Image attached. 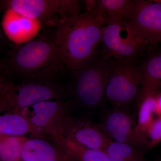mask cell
<instances>
[{
	"instance_id": "obj_1",
	"label": "cell",
	"mask_w": 161,
	"mask_h": 161,
	"mask_svg": "<svg viewBox=\"0 0 161 161\" xmlns=\"http://www.w3.org/2000/svg\"><path fill=\"white\" fill-rule=\"evenodd\" d=\"M106 24L95 8L63 20L53 27L51 37L65 69L70 72L78 69L98 53Z\"/></svg>"
},
{
	"instance_id": "obj_2",
	"label": "cell",
	"mask_w": 161,
	"mask_h": 161,
	"mask_svg": "<svg viewBox=\"0 0 161 161\" xmlns=\"http://www.w3.org/2000/svg\"><path fill=\"white\" fill-rule=\"evenodd\" d=\"M66 69L51 36H42L16 45L0 58V73L31 80H48Z\"/></svg>"
},
{
	"instance_id": "obj_3",
	"label": "cell",
	"mask_w": 161,
	"mask_h": 161,
	"mask_svg": "<svg viewBox=\"0 0 161 161\" xmlns=\"http://www.w3.org/2000/svg\"><path fill=\"white\" fill-rule=\"evenodd\" d=\"M110 59L100 53L78 69L71 72L69 92L84 108H97L106 100V90L109 77Z\"/></svg>"
},
{
	"instance_id": "obj_4",
	"label": "cell",
	"mask_w": 161,
	"mask_h": 161,
	"mask_svg": "<svg viewBox=\"0 0 161 161\" xmlns=\"http://www.w3.org/2000/svg\"><path fill=\"white\" fill-rule=\"evenodd\" d=\"M78 0H0V13L11 9L53 27L82 11Z\"/></svg>"
},
{
	"instance_id": "obj_5",
	"label": "cell",
	"mask_w": 161,
	"mask_h": 161,
	"mask_svg": "<svg viewBox=\"0 0 161 161\" xmlns=\"http://www.w3.org/2000/svg\"><path fill=\"white\" fill-rule=\"evenodd\" d=\"M109 77L106 90V100L113 107L122 108L137 97L142 83L139 66L134 61L110 59Z\"/></svg>"
},
{
	"instance_id": "obj_6",
	"label": "cell",
	"mask_w": 161,
	"mask_h": 161,
	"mask_svg": "<svg viewBox=\"0 0 161 161\" xmlns=\"http://www.w3.org/2000/svg\"><path fill=\"white\" fill-rule=\"evenodd\" d=\"M148 45L134 34L126 21L107 23L103 32L101 55L108 59L134 61Z\"/></svg>"
},
{
	"instance_id": "obj_7",
	"label": "cell",
	"mask_w": 161,
	"mask_h": 161,
	"mask_svg": "<svg viewBox=\"0 0 161 161\" xmlns=\"http://www.w3.org/2000/svg\"><path fill=\"white\" fill-rule=\"evenodd\" d=\"M126 21L134 34L148 45L161 43V2L134 0L132 13Z\"/></svg>"
},
{
	"instance_id": "obj_8",
	"label": "cell",
	"mask_w": 161,
	"mask_h": 161,
	"mask_svg": "<svg viewBox=\"0 0 161 161\" xmlns=\"http://www.w3.org/2000/svg\"><path fill=\"white\" fill-rule=\"evenodd\" d=\"M99 128L109 139L140 149L148 140L136 132L131 116L121 108L112 107L103 116Z\"/></svg>"
},
{
	"instance_id": "obj_9",
	"label": "cell",
	"mask_w": 161,
	"mask_h": 161,
	"mask_svg": "<svg viewBox=\"0 0 161 161\" xmlns=\"http://www.w3.org/2000/svg\"><path fill=\"white\" fill-rule=\"evenodd\" d=\"M34 80L16 87L8 100L10 106L21 108L33 106L42 102L60 98L66 93L64 88L58 85L47 80Z\"/></svg>"
},
{
	"instance_id": "obj_10",
	"label": "cell",
	"mask_w": 161,
	"mask_h": 161,
	"mask_svg": "<svg viewBox=\"0 0 161 161\" xmlns=\"http://www.w3.org/2000/svg\"><path fill=\"white\" fill-rule=\"evenodd\" d=\"M43 26L39 20L11 9L4 12L2 19L3 33L15 45H21L33 40L37 36Z\"/></svg>"
},
{
	"instance_id": "obj_11",
	"label": "cell",
	"mask_w": 161,
	"mask_h": 161,
	"mask_svg": "<svg viewBox=\"0 0 161 161\" xmlns=\"http://www.w3.org/2000/svg\"><path fill=\"white\" fill-rule=\"evenodd\" d=\"M69 140L92 150H104L111 141L98 125H91L70 123Z\"/></svg>"
},
{
	"instance_id": "obj_12",
	"label": "cell",
	"mask_w": 161,
	"mask_h": 161,
	"mask_svg": "<svg viewBox=\"0 0 161 161\" xmlns=\"http://www.w3.org/2000/svg\"><path fill=\"white\" fill-rule=\"evenodd\" d=\"M142 83L136 100L149 95H157L161 88V52L153 54L139 65Z\"/></svg>"
},
{
	"instance_id": "obj_13",
	"label": "cell",
	"mask_w": 161,
	"mask_h": 161,
	"mask_svg": "<svg viewBox=\"0 0 161 161\" xmlns=\"http://www.w3.org/2000/svg\"><path fill=\"white\" fill-rule=\"evenodd\" d=\"M134 0H98L95 9L107 23L126 21L132 13Z\"/></svg>"
},
{
	"instance_id": "obj_14",
	"label": "cell",
	"mask_w": 161,
	"mask_h": 161,
	"mask_svg": "<svg viewBox=\"0 0 161 161\" xmlns=\"http://www.w3.org/2000/svg\"><path fill=\"white\" fill-rule=\"evenodd\" d=\"M23 161H69L60 157L51 145L43 140L25 141L21 154Z\"/></svg>"
},
{
	"instance_id": "obj_15",
	"label": "cell",
	"mask_w": 161,
	"mask_h": 161,
	"mask_svg": "<svg viewBox=\"0 0 161 161\" xmlns=\"http://www.w3.org/2000/svg\"><path fill=\"white\" fill-rule=\"evenodd\" d=\"M157 95H149L137 102L139 104L138 120L135 127L136 132L142 137H146L148 128L154 119L153 116L157 114Z\"/></svg>"
},
{
	"instance_id": "obj_16",
	"label": "cell",
	"mask_w": 161,
	"mask_h": 161,
	"mask_svg": "<svg viewBox=\"0 0 161 161\" xmlns=\"http://www.w3.org/2000/svg\"><path fill=\"white\" fill-rule=\"evenodd\" d=\"M63 107L60 103L52 101L36 104L33 106L34 115L31 119L32 124L39 128H45L53 122Z\"/></svg>"
},
{
	"instance_id": "obj_17",
	"label": "cell",
	"mask_w": 161,
	"mask_h": 161,
	"mask_svg": "<svg viewBox=\"0 0 161 161\" xmlns=\"http://www.w3.org/2000/svg\"><path fill=\"white\" fill-rule=\"evenodd\" d=\"M111 161H144L139 148L111 140L104 149Z\"/></svg>"
},
{
	"instance_id": "obj_18",
	"label": "cell",
	"mask_w": 161,
	"mask_h": 161,
	"mask_svg": "<svg viewBox=\"0 0 161 161\" xmlns=\"http://www.w3.org/2000/svg\"><path fill=\"white\" fill-rule=\"evenodd\" d=\"M29 123L22 115L17 114L0 115V135L19 136L30 130Z\"/></svg>"
},
{
	"instance_id": "obj_19",
	"label": "cell",
	"mask_w": 161,
	"mask_h": 161,
	"mask_svg": "<svg viewBox=\"0 0 161 161\" xmlns=\"http://www.w3.org/2000/svg\"><path fill=\"white\" fill-rule=\"evenodd\" d=\"M68 142L69 161H111L104 150L87 149L72 141Z\"/></svg>"
},
{
	"instance_id": "obj_20",
	"label": "cell",
	"mask_w": 161,
	"mask_h": 161,
	"mask_svg": "<svg viewBox=\"0 0 161 161\" xmlns=\"http://www.w3.org/2000/svg\"><path fill=\"white\" fill-rule=\"evenodd\" d=\"M24 142L19 136H2L0 138V161H21Z\"/></svg>"
},
{
	"instance_id": "obj_21",
	"label": "cell",
	"mask_w": 161,
	"mask_h": 161,
	"mask_svg": "<svg viewBox=\"0 0 161 161\" xmlns=\"http://www.w3.org/2000/svg\"><path fill=\"white\" fill-rule=\"evenodd\" d=\"M146 137L149 138L147 149H150L161 142V116L153 119L148 128Z\"/></svg>"
},
{
	"instance_id": "obj_22",
	"label": "cell",
	"mask_w": 161,
	"mask_h": 161,
	"mask_svg": "<svg viewBox=\"0 0 161 161\" xmlns=\"http://www.w3.org/2000/svg\"><path fill=\"white\" fill-rule=\"evenodd\" d=\"M16 87L14 85L0 77V93L6 96L11 95L14 92Z\"/></svg>"
},
{
	"instance_id": "obj_23",
	"label": "cell",
	"mask_w": 161,
	"mask_h": 161,
	"mask_svg": "<svg viewBox=\"0 0 161 161\" xmlns=\"http://www.w3.org/2000/svg\"><path fill=\"white\" fill-rule=\"evenodd\" d=\"M157 114L161 116V93L158 94L157 97Z\"/></svg>"
},
{
	"instance_id": "obj_24",
	"label": "cell",
	"mask_w": 161,
	"mask_h": 161,
	"mask_svg": "<svg viewBox=\"0 0 161 161\" xmlns=\"http://www.w3.org/2000/svg\"><path fill=\"white\" fill-rule=\"evenodd\" d=\"M5 35L3 33V31L0 30V45L3 43L4 41V39H5Z\"/></svg>"
},
{
	"instance_id": "obj_25",
	"label": "cell",
	"mask_w": 161,
	"mask_h": 161,
	"mask_svg": "<svg viewBox=\"0 0 161 161\" xmlns=\"http://www.w3.org/2000/svg\"><path fill=\"white\" fill-rule=\"evenodd\" d=\"M2 136H3L0 135V138H1V137H2Z\"/></svg>"
},
{
	"instance_id": "obj_26",
	"label": "cell",
	"mask_w": 161,
	"mask_h": 161,
	"mask_svg": "<svg viewBox=\"0 0 161 161\" xmlns=\"http://www.w3.org/2000/svg\"></svg>"
}]
</instances>
